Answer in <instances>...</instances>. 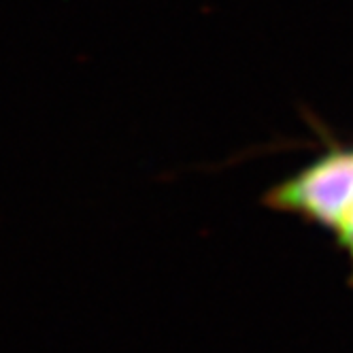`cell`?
<instances>
[{"mask_svg": "<svg viewBox=\"0 0 353 353\" xmlns=\"http://www.w3.org/2000/svg\"><path fill=\"white\" fill-rule=\"evenodd\" d=\"M264 205L330 234L349 260L353 285V147H330L264 194Z\"/></svg>", "mask_w": 353, "mask_h": 353, "instance_id": "6da1fadb", "label": "cell"}]
</instances>
